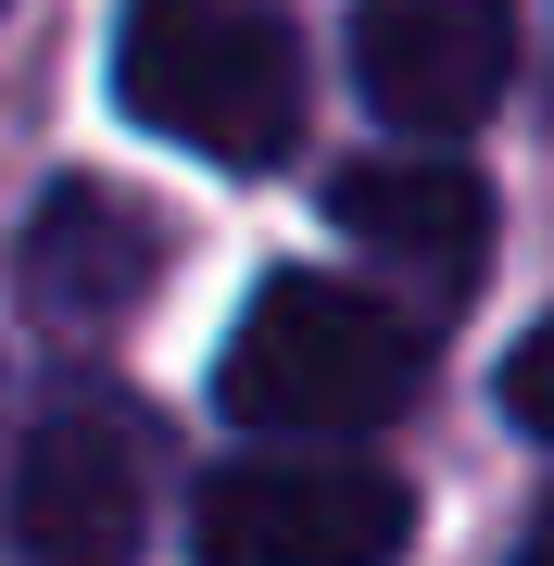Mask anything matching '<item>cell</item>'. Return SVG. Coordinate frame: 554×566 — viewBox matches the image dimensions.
<instances>
[{"instance_id":"obj_1","label":"cell","mask_w":554,"mask_h":566,"mask_svg":"<svg viewBox=\"0 0 554 566\" xmlns=\"http://www.w3.org/2000/svg\"><path fill=\"white\" fill-rule=\"evenodd\" d=\"M416 378H429V327L366 277H315V264H278L215 353V403L265 441H366L416 403Z\"/></svg>"},{"instance_id":"obj_2","label":"cell","mask_w":554,"mask_h":566,"mask_svg":"<svg viewBox=\"0 0 554 566\" xmlns=\"http://www.w3.org/2000/svg\"><path fill=\"white\" fill-rule=\"evenodd\" d=\"M114 88L202 164H278L303 139V51L252 0H139L114 39Z\"/></svg>"},{"instance_id":"obj_3","label":"cell","mask_w":554,"mask_h":566,"mask_svg":"<svg viewBox=\"0 0 554 566\" xmlns=\"http://www.w3.org/2000/svg\"><path fill=\"white\" fill-rule=\"evenodd\" d=\"M202 566H404L416 491L366 453H240L189 504Z\"/></svg>"},{"instance_id":"obj_4","label":"cell","mask_w":554,"mask_h":566,"mask_svg":"<svg viewBox=\"0 0 554 566\" xmlns=\"http://www.w3.org/2000/svg\"><path fill=\"white\" fill-rule=\"evenodd\" d=\"M516 76V0H366L353 13V88L404 139H467Z\"/></svg>"},{"instance_id":"obj_5","label":"cell","mask_w":554,"mask_h":566,"mask_svg":"<svg viewBox=\"0 0 554 566\" xmlns=\"http://www.w3.org/2000/svg\"><path fill=\"white\" fill-rule=\"evenodd\" d=\"M151 528V453L114 403H63L13 453V554L25 566H126Z\"/></svg>"},{"instance_id":"obj_6","label":"cell","mask_w":554,"mask_h":566,"mask_svg":"<svg viewBox=\"0 0 554 566\" xmlns=\"http://www.w3.org/2000/svg\"><path fill=\"white\" fill-rule=\"evenodd\" d=\"M13 277H25V303L51 327H126L151 303V277H165V214H151L139 189H114V177H63L51 202L25 214Z\"/></svg>"},{"instance_id":"obj_7","label":"cell","mask_w":554,"mask_h":566,"mask_svg":"<svg viewBox=\"0 0 554 566\" xmlns=\"http://www.w3.org/2000/svg\"><path fill=\"white\" fill-rule=\"evenodd\" d=\"M328 227L341 240H366L390 277L416 290H467L479 264H492V189L467 177V164L441 151H366L328 177Z\"/></svg>"},{"instance_id":"obj_8","label":"cell","mask_w":554,"mask_h":566,"mask_svg":"<svg viewBox=\"0 0 554 566\" xmlns=\"http://www.w3.org/2000/svg\"><path fill=\"white\" fill-rule=\"evenodd\" d=\"M504 416L530 428V441H554V315H542L530 340L504 353Z\"/></svg>"},{"instance_id":"obj_9","label":"cell","mask_w":554,"mask_h":566,"mask_svg":"<svg viewBox=\"0 0 554 566\" xmlns=\"http://www.w3.org/2000/svg\"><path fill=\"white\" fill-rule=\"evenodd\" d=\"M516 566H554V504H542L530 528H516Z\"/></svg>"}]
</instances>
